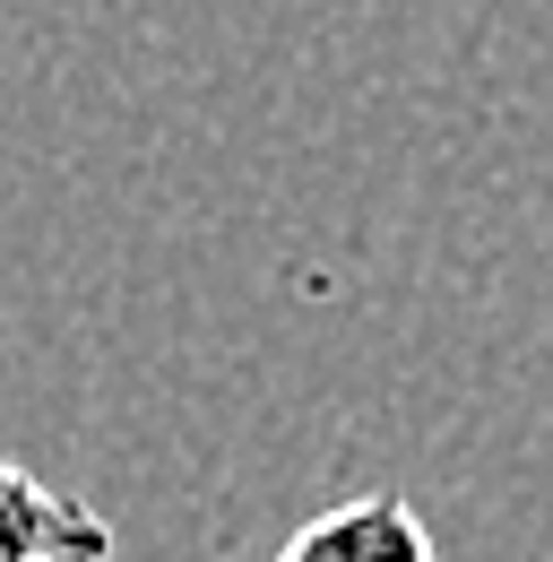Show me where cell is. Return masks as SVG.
Segmentation results:
<instances>
[{"instance_id": "cell-1", "label": "cell", "mask_w": 553, "mask_h": 562, "mask_svg": "<svg viewBox=\"0 0 553 562\" xmlns=\"http://www.w3.org/2000/svg\"><path fill=\"white\" fill-rule=\"evenodd\" d=\"M0 562H113V519L0 459Z\"/></svg>"}, {"instance_id": "cell-2", "label": "cell", "mask_w": 553, "mask_h": 562, "mask_svg": "<svg viewBox=\"0 0 553 562\" xmlns=\"http://www.w3.org/2000/svg\"><path fill=\"white\" fill-rule=\"evenodd\" d=\"M276 562H441L424 510L407 493H354V502H329L320 519H303Z\"/></svg>"}]
</instances>
